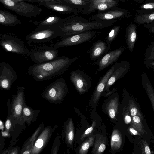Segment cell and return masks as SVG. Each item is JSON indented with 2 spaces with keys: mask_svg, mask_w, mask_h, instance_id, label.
Instances as JSON below:
<instances>
[{
  "mask_svg": "<svg viewBox=\"0 0 154 154\" xmlns=\"http://www.w3.org/2000/svg\"><path fill=\"white\" fill-rule=\"evenodd\" d=\"M124 120L125 123L126 124L130 123L131 121V117L128 114L125 115L124 117Z\"/></svg>",
  "mask_w": 154,
  "mask_h": 154,
  "instance_id": "f1b7e54d",
  "label": "cell"
},
{
  "mask_svg": "<svg viewBox=\"0 0 154 154\" xmlns=\"http://www.w3.org/2000/svg\"><path fill=\"white\" fill-rule=\"evenodd\" d=\"M17 79V76L14 69L7 63H0V87L2 89H9Z\"/></svg>",
  "mask_w": 154,
  "mask_h": 154,
  "instance_id": "8992f818",
  "label": "cell"
},
{
  "mask_svg": "<svg viewBox=\"0 0 154 154\" xmlns=\"http://www.w3.org/2000/svg\"><path fill=\"white\" fill-rule=\"evenodd\" d=\"M151 64L152 65H154V62L151 63Z\"/></svg>",
  "mask_w": 154,
  "mask_h": 154,
  "instance_id": "ee69618b",
  "label": "cell"
},
{
  "mask_svg": "<svg viewBox=\"0 0 154 154\" xmlns=\"http://www.w3.org/2000/svg\"><path fill=\"white\" fill-rule=\"evenodd\" d=\"M137 37L136 34L135 32H133L130 34H128L127 38L128 44L130 42H133L135 41Z\"/></svg>",
  "mask_w": 154,
  "mask_h": 154,
  "instance_id": "83f0119b",
  "label": "cell"
},
{
  "mask_svg": "<svg viewBox=\"0 0 154 154\" xmlns=\"http://www.w3.org/2000/svg\"><path fill=\"white\" fill-rule=\"evenodd\" d=\"M78 58L60 56L49 62L34 64L29 68L28 73L36 81L51 80L67 71Z\"/></svg>",
  "mask_w": 154,
  "mask_h": 154,
  "instance_id": "6da1fadb",
  "label": "cell"
},
{
  "mask_svg": "<svg viewBox=\"0 0 154 154\" xmlns=\"http://www.w3.org/2000/svg\"><path fill=\"white\" fill-rule=\"evenodd\" d=\"M13 118L12 115H11L10 117L8 118L6 120L5 126L6 131H9L11 128H12V125H13L12 119Z\"/></svg>",
  "mask_w": 154,
  "mask_h": 154,
  "instance_id": "d4e9b609",
  "label": "cell"
},
{
  "mask_svg": "<svg viewBox=\"0 0 154 154\" xmlns=\"http://www.w3.org/2000/svg\"><path fill=\"white\" fill-rule=\"evenodd\" d=\"M122 142V137L120 132L117 129H115L111 135L110 144L112 150H117L121 147Z\"/></svg>",
  "mask_w": 154,
  "mask_h": 154,
  "instance_id": "e0dca14e",
  "label": "cell"
},
{
  "mask_svg": "<svg viewBox=\"0 0 154 154\" xmlns=\"http://www.w3.org/2000/svg\"><path fill=\"white\" fill-rule=\"evenodd\" d=\"M24 88L19 87L17 89L16 95L13 99L11 108V115L16 124L22 123L23 110L25 103L24 95Z\"/></svg>",
  "mask_w": 154,
  "mask_h": 154,
  "instance_id": "52a82bcc",
  "label": "cell"
},
{
  "mask_svg": "<svg viewBox=\"0 0 154 154\" xmlns=\"http://www.w3.org/2000/svg\"><path fill=\"white\" fill-rule=\"evenodd\" d=\"M5 3L6 5L9 6H13L14 5V2L11 0H5Z\"/></svg>",
  "mask_w": 154,
  "mask_h": 154,
  "instance_id": "4dcf8cb0",
  "label": "cell"
},
{
  "mask_svg": "<svg viewBox=\"0 0 154 154\" xmlns=\"http://www.w3.org/2000/svg\"><path fill=\"white\" fill-rule=\"evenodd\" d=\"M4 128V127L3 124V123L0 120V129L1 130L3 131Z\"/></svg>",
  "mask_w": 154,
  "mask_h": 154,
  "instance_id": "60d3db41",
  "label": "cell"
},
{
  "mask_svg": "<svg viewBox=\"0 0 154 154\" xmlns=\"http://www.w3.org/2000/svg\"><path fill=\"white\" fill-rule=\"evenodd\" d=\"M97 8L100 10H103L107 8V5L105 3H102L99 4L98 5Z\"/></svg>",
  "mask_w": 154,
  "mask_h": 154,
  "instance_id": "f546056e",
  "label": "cell"
},
{
  "mask_svg": "<svg viewBox=\"0 0 154 154\" xmlns=\"http://www.w3.org/2000/svg\"><path fill=\"white\" fill-rule=\"evenodd\" d=\"M58 36L57 31L45 30L32 33L25 39L29 43H41L51 42Z\"/></svg>",
  "mask_w": 154,
  "mask_h": 154,
  "instance_id": "9c48e42d",
  "label": "cell"
},
{
  "mask_svg": "<svg viewBox=\"0 0 154 154\" xmlns=\"http://www.w3.org/2000/svg\"><path fill=\"white\" fill-rule=\"evenodd\" d=\"M2 136H7L8 135V132L7 131H2Z\"/></svg>",
  "mask_w": 154,
  "mask_h": 154,
  "instance_id": "b9f144b4",
  "label": "cell"
},
{
  "mask_svg": "<svg viewBox=\"0 0 154 154\" xmlns=\"http://www.w3.org/2000/svg\"><path fill=\"white\" fill-rule=\"evenodd\" d=\"M54 19V17H50L46 20V21L48 23L51 22Z\"/></svg>",
  "mask_w": 154,
  "mask_h": 154,
  "instance_id": "ab89813d",
  "label": "cell"
},
{
  "mask_svg": "<svg viewBox=\"0 0 154 154\" xmlns=\"http://www.w3.org/2000/svg\"><path fill=\"white\" fill-rule=\"evenodd\" d=\"M119 29V28H114L109 33L106 38V42L108 46L110 47L111 43L115 39L117 35Z\"/></svg>",
  "mask_w": 154,
  "mask_h": 154,
  "instance_id": "603a6c76",
  "label": "cell"
},
{
  "mask_svg": "<svg viewBox=\"0 0 154 154\" xmlns=\"http://www.w3.org/2000/svg\"><path fill=\"white\" fill-rule=\"evenodd\" d=\"M5 18L2 15L0 14V22L3 23L5 21Z\"/></svg>",
  "mask_w": 154,
  "mask_h": 154,
  "instance_id": "f35d334b",
  "label": "cell"
},
{
  "mask_svg": "<svg viewBox=\"0 0 154 154\" xmlns=\"http://www.w3.org/2000/svg\"><path fill=\"white\" fill-rule=\"evenodd\" d=\"M54 10L58 11H63L64 10L63 8L57 6L54 7Z\"/></svg>",
  "mask_w": 154,
  "mask_h": 154,
  "instance_id": "74e56055",
  "label": "cell"
},
{
  "mask_svg": "<svg viewBox=\"0 0 154 154\" xmlns=\"http://www.w3.org/2000/svg\"><path fill=\"white\" fill-rule=\"evenodd\" d=\"M96 137L92 154H100L106 149V139L103 135L96 134Z\"/></svg>",
  "mask_w": 154,
  "mask_h": 154,
  "instance_id": "2e32d148",
  "label": "cell"
},
{
  "mask_svg": "<svg viewBox=\"0 0 154 154\" xmlns=\"http://www.w3.org/2000/svg\"><path fill=\"white\" fill-rule=\"evenodd\" d=\"M44 125H40L28 140L24 146L21 151L23 154H31L35 140L37 138L38 134L43 128Z\"/></svg>",
  "mask_w": 154,
  "mask_h": 154,
  "instance_id": "9a60e30c",
  "label": "cell"
},
{
  "mask_svg": "<svg viewBox=\"0 0 154 154\" xmlns=\"http://www.w3.org/2000/svg\"><path fill=\"white\" fill-rule=\"evenodd\" d=\"M143 8L146 9L154 8V4H146L143 6Z\"/></svg>",
  "mask_w": 154,
  "mask_h": 154,
  "instance_id": "e575fe53",
  "label": "cell"
},
{
  "mask_svg": "<svg viewBox=\"0 0 154 154\" xmlns=\"http://www.w3.org/2000/svg\"><path fill=\"white\" fill-rule=\"evenodd\" d=\"M54 46L46 45L36 46L30 49V57L36 63L49 62L58 58L59 51Z\"/></svg>",
  "mask_w": 154,
  "mask_h": 154,
  "instance_id": "3957f363",
  "label": "cell"
},
{
  "mask_svg": "<svg viewBox=\"0 0 154 154\" xmlns=\"http://www.w3.org/2000/svg\"><path fill=\"white\" fill-rule=\"evenodd\" d=\"M53 130L50 126L46 127L42 132L34 145L31 153H39L48 142L51 138Z\"/></svg>",
  "mask_w": 154,
  "mask_h": 154,
  "instance_id": "8fae6325",
  "label": "cell"
},
{
  "mask_svg": "<svg viewBox=\"0 0 154 154\" xmlns=\"http://www.w3.org/2000/svg\"><path fill=\"white\" fill-rule=\"evenodd\" d=\"M129 130L130 132L134 135H138V134L137 131L133 128H129Z\"/></svg>",
  "mask_w": 154,
  "mask_h": 154,
  "instance_id": "836d02e7",
  "label": "cell"
},
{
  "mask_svg": "<svg viewBox=\"0 0 154 154\" xmlns=\"http://www.w3.org/2000/svg\"><path fill=\"white\" fill-rule=\"evenodd\" d=\"M118 64V63L114 64L100 79L94 93L93 100L94 103H96L98 101L101 94L104 90L108 79Z\"/></svg>",
  "mask_w": 154,
  "mask_h": 154,
  "instance_id": "7c38bea8",
  "label": "cell"
},
{
  "mask_svg": "<svg viewBox=\"0 0 154 154\" xmlns=\"http://www.w3.org/2000/svg\"><path fill=\"white\" fill-rule=\"evenodd\" d=\"M145 153L146 154H151L150 149L149 146L146 144L145 145L144 147Z\"/></svg>",
  "mask_w": 154,
  "mask_h": 154,
  "instance_id": "d6a6232c",
  "label": "cell"
},
{
  "mask_svg": "<svg viewBox=\"0 0 154 154\" xmlns=\"http://www.w3.org/2000/svg\"><path fill=\"white\" fill-rule=\"evenodd\" d=\"M110 49L106 42L99 40L93 45L89 51V57L92 60L99 59L104 54L108 53Z\"/></svg>",
  "mask_w": 154,
  "mask_h": 154,
  "instance_id": "4fadbf2b",
  "label": "cell"
},
{
  "mask_svg": "<svg viewBox=\"0 0 154 154\" xmlns=\"http://www.w3.org/2000/svg\"><path fill=\"white\" fill-rule=\"evenodd\" d=\"M115 17V16H114L112 14L110 13L106 14L104 16V18L107 20L113 19Z\"/></svg>",
  "mask_w": 154,
  "mask_h": 154,
  "instance_id": "1f68e13d",
  "label": "cell"
},
{
  "mask_svg": "<svg viewBox=\"0 0 154 154\" xmlns=\"http://www.w3.org/2000/svg\"><path fill=\"white\" fill-rule=\"evenodd\" d=\"M128 66L127 64L123 62H121L119 63L117 67L108 79L104 91H108L110 87L116 81L124 76L127 71Z\"/></svg>",
  "mask_w": 154,
  "mask_h": 154,
  "instance_id": "5bb4252c",
  "label": "cell"
},
{
  "mask_svg": "<svg viewBox=\"0 0 154 154\" xmlns=\"http://www.w3.org/2000/svg\"><path fill=\"white\" fill-rule=\"evenodd\" d=\"M70 79L78 91L81 94L87 91L91 83V78L85 72L80 70L72 71Z\"/></svg>",
  "mask_w": 154,
  "mask_h": 154,
  "instance_id": "ba28073f",
  "label": "cell"
},
{
  "mask_svg": "<svg viewBox=\"0 0 154 154\" xmlns=\"http://www.w3.org/2000/svg\"><path fill=\"white\" fill-rule=\"evenodd\" d=\"M149 18L150 20L154 19V13L151 14L149 16Z\"/></svg>",
  "mask_w": 154,
  "mask_h": 154,
  "instance_id": "7bdbcfd3",
  "label": "cell"
},
{
  "mask_svg": "<svg viewBox=\"0 0 154 154\" xmlns=\"http://www.w3.org/2000/svg\"><path fill=\"white\" fill-rule=\"evenodd\" d=\"M123 49L120 48L108 52L94 63L98 66V70L101 71L115 62L121 54Z\"/></svg>",
  "mask_w": 154,
  "mask_h": 154,
  "instance_id": "30bf717a",
  "label": "cell"
},
{
  "mask_svg": "<svg viewBox=\"0 0 154 154\" xmlns=\"http://www.w3.org/2000/svg\"><path fill=\"white\" fill-rule=\"evenodd\" d=\"M66 81L59 78L49 85L42 93L43 98L52 103H57L61 101L67 91Z\"/></svg>",
  "mask_w": 154,
  "mask_h": 154,
  "instance_id": "7a4b0ae2",
  "label": "cell"
},
{
  "mask_svg": "<svg viewBox=\"0 0 154 154\" xmlns=\"http://www.w3.org/2000/svg\"><path fill=\"white\" fill-rule=\"evenodd\" d=\"M147 93L154 110V92L151 88H149L147 89Z\"/></svg>",
  "mask_w": 154,
  "mask_h": 154,
  "instance_id": "4316f807",
  "label": "cell"
},
{
  "mask_svg": "<svg viewBox=\"0 0 154 154\" xmlns=\"http://www.w3.org/2000/svg\"><path fill=\"white\" fill-rule=\"evenodd\" d=\"M0 45L7 51L25 55L29 51L24 43L17 38L4 35L0 38Z\"/></svg>",
  "mask_w": 154,
  "mask_h": 154,
  "instance_id": "277c9868",
  "label": "cell"
},
{
  "mask_svg": "<svg viewBox=\"0 0 154 154\" xmlns=\"http://www.w3.org/2000/svg\"><path fill=\"white\" fill-rule=\"evenodd\" d=\"M72 2L75 4L79 5L81 3V0H71Z\"/></svg>",
  "mask_w": 154,
  "mask_h": 154,
  "instance_id": "d590c367",
  "label": "cell"
},
{
  "mask_svg": "<svg viewBox=\"0 0 154 154\" xmlns=\"http://www.w3.org/2000/svg\"><path fill=\"white\" fill-rule=\"evenodd\" d=\"M36 111L34 110L25 104L23 110V121L26 122L29 125L31 122L33 121L35 118H36Z\"/></svg>",
  "mask_w": 154,
  "mask_h": 154,
  "instance_id": "ac0fdd59",
  "label": "cell"
},
{
  "mask_svg": "<svg viewBox=\"0 0 154 154\" xmlns=\"http://www.w3.org/2000/svg\"><path fill=\"white\" fill-rule=\"evenodd\" d=\"M18 153V150L17 149H13L11 150L10 154H17Z\"/></svg>",
  "mask_w": 154,
  "mask_h": 154,
  "instance_id": "8d00e7d4",
  "label": "cell"
},
{
  "mask_svg": "<svg viewBox=\"0 0 154 154\" xmlns=\"http://www.w3.org/2000/svg\"><path fill=\"white\" fill-rule=\"evenodd\" d=\"M131 125L136 130L141 133H143L144 130L140 119L138 116H133Z\"/></svg>",
  "mask_w": 154,
  "mask_h": 154,
  "instance_id": "7402d4cb",
  "label": "cell"
},
{
  "mask_svg": "<svg viewBox=\"0 0 154 154\" xmlns=\"http://www.w3.org/2000/svg\"><path fill=\"white\" fill-rule=\"evenodd\" d=\"M94 31L83 32L62 38L57 42L53 46L58 49L60 47H66L79 44L88 41L94 36Z\"/></svg>",
  "mask_w": 154,
  "mask_h": 154,
  "instance_id": "5b68a950",
  "label": "cell"
},
{
  "mask_svg": "<svg viewBox=\"0 0 154 154\" xmlns=\"http://www.w3.org/2000/svg\"><path fill=\"white\" fill-rule=\"evenodd\" d=\"M65 135L67 143L71 145L73 142L74 137V126L72 119H70L66 126Z\"/></svg>",
  "mask_w": 154,
  "mask_h": 154,
  "instance_id": "ffe728a7",
  "label": "cell"
},
{
  "mask_svg": "<svg viewBox=\"0 0 154 154\" xmlns=\"http://www.w3.org/2000/svg\"><path fill=\"white\" fill-rule=\"evenodd\" d=\"M96 121H93L91 126L86 129L82 134L81 138L82 140H83L85 138L90 135L91 134L94 130V129L96 126Z\"/></svg>",
  "mask_w": 154,
  "mask_h": 154,
  "instance_id": "cb8c5ba5",
  "label": "cell"
},
{
  "mask_svg": "<svg viewBox=\"0 0 154 154\" xmlns=\"http://www.w3.org/2000/svg\"><path fill=\"white\" fill-rule=\"evenodd\" d=\"M95 137V135H92L82 143L79 149V154H86L88 153L90 148L94 144Z\"/></svg>",
  "mask_w": 154,
  "mask_h": 154,
  "instance_id": "44dd1931",
  "label": "cell"
},
{
  "mask_svg": "<svg viewBox=\"0 0 154 154\" xmlns=\"http://www.w3.org/2000/svg\"><path fill=\"white\" fill-rule=\"evenodd\" d=\"M129 109L131 115L132 116L136 115L138 112L137 108L134 106L133 102H131L129 104Z\"/></svg>",
  "mask_w": 154,
  "mask_h": 154,
  "instance_id": "484cf974",
  "label": "cell"
},
{
  "mask_svg": "<svg viewBox=\"0 0 154 154\" xmlns=\"http://www.w3.org/2000/svg\"><path fill=\"white\" fill-rule=\"evenodd\" d=\"M118 106V100L117 97L111 99L106 106L107 111L112 119H115L117 115Z\"/></svg>",
  "mask_w": 154,
  "mask_h": 154,
  "instance_id": "d6986e66",
  "label": "cell"
}]
</instances>
